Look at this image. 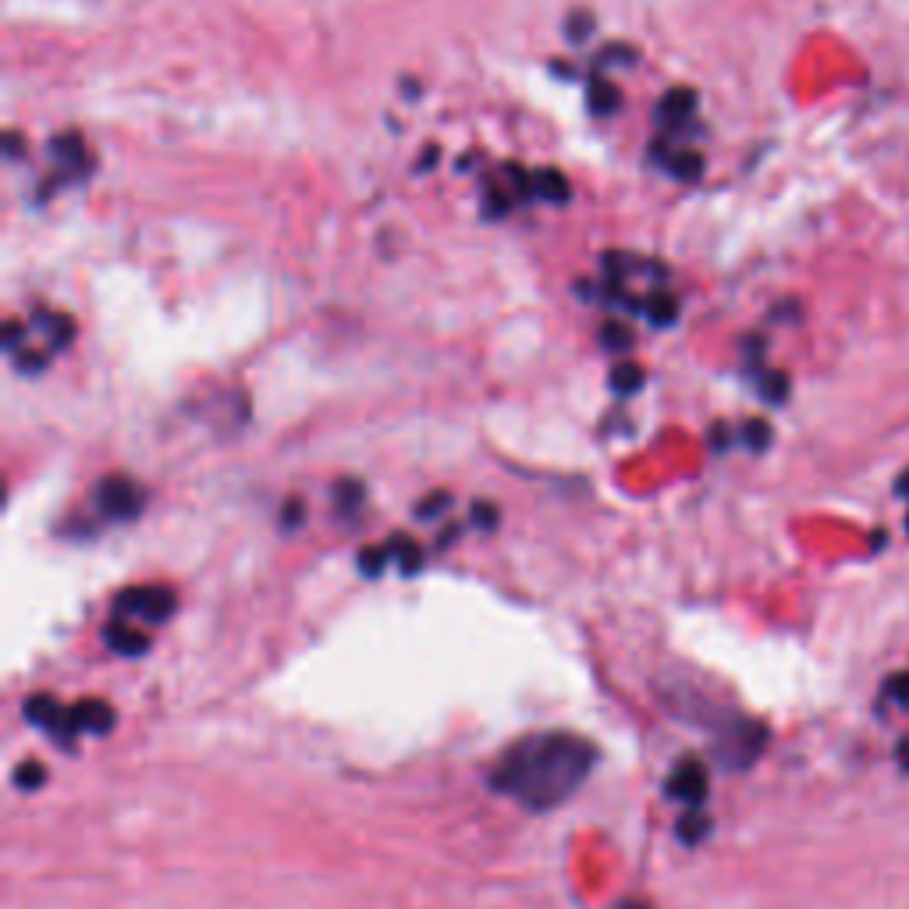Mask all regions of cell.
I'll list each match as a JSON object with an SVG mask.
<instances>
[{
  "mask_svg": "<svg viewBox=\"0 0 909 909\" xmlns=\"http://www.w3.org/2000/svg\"><path fill=\"white\" fill-rule=\"evenodd\" d=\"M597 747L576 732H537L512 742L490 771V789L533 813L558 810L587 786Z\"/></svg>",
  "mask_w": 909,
  "mask_h": 909,
  "instance_id": "cell-1",
  "label": "cell"
},
{
  "mask_svg": "<svg viewBox=\"0 0 909 909\" xmlns=\"http://www.w3.org/2000/svg\"><path fill=\"white\" fill-rule=\"evenodd\" d=\"M178 608V597L171 587H163V583H142V587H124L118 597H114V618H121V622H132V626H163L168 618L174 615Z\"/></svg>",
  "mask_w": 909,
  "mask_h": 909,
  "instance_id": "cell-2",
  "label": "cell"
},
{
  "mask_svg": "<svg viewBox=\"0 0 909 909\" xmlns=\"http://www.w3.org/2000/svg\"><path fill=\"white\" fill-rule=\"evenodd\" d=\"M763 742H768V729H763L760 721L739 718V721H732L729 729L718 736V760L729 771H742V768H750V763L760 757Z\"/></svg>",
  "mask_w": 909,
  "mask_h": 909,
  "instance_id": "cell-3",
  "label": "cell"
},
{
  "mask_svg": "<svg viewBox=\"0 0 909 909\" xmlns=\"http://www.w3.org/2000/svg\"><path fill=\"white\" fill-rule=\"evenodd\" d=\"M93 501H97V508L103 512V519L132 522V519H139L142 505H147V495H142V487L132 477H121V472H114V477H103L97 483Z\"/></svg>",
  "mask_w": 909,
  "mask_h": 909,
  "instance_id": "cell-4",
  "label": "cell"
},
{
  "mask_svg": "<svg viewBox=\"0 0 909 909\" xmlns=\"http://www.w3.org/2000/svg\"><path fill=\"white\" fill-rule=\"evenodd\" d=\"M22 711H26V721H32L36 729L47 732L53 742H61L64 750L71 747V739L79 736L76 715H71V703H58V700L47 697V693H36V697H29L22 703Z\"/></svg>",
  "mask_w": 909,
  "mask_h": 909,
  "instance_id": "cell-5",
  "label": "cell"
},
{
  "mask_svg": "<svg viewBox=\"0 0 909 909\" xmlns=\"http://www.w3.org/2000/svg\"><path fill=\"white\" fill-rule=\"evenodd\" d=\"M707 792H711V775H707L700 757H682L665 778V796L682 803L686 810H703Z\"/></svg>",
  "mask_w": 909,
  "mask_h": 909,
  "instance_id": "cell-6",
  "label": "cell"
},
{
  "mask_svg": "<svg viewBox=\"0 0 909 909\" xmlns=\"http://www.w3.org/2000/svg\"><path fill=\"white\" fill-rule=\"evenodd\" d=\"M650 160L665 168L676 181H697L703 174V157L697 150H686L679 142H668V139H658L650 147Z\"/></svg>",
  "mask_w": 909,
  "mask_h": 909,
  "instance_id": "cell-7",
  "label": "cell"
},
{
  "mask_svg": "<svg viewBox=\"0 0 909 909\" xmlns=\"http://www.w3.org/2000/svg\"><path fill=\"white\" fill-rule=\"evenodd\" d=\"M697 114V93L693 89H671L665 93V100L658 103V124L665 129V136L682 132L689 121Z\"/></svg>",
  "mask_w": 909,
  "mask_h": 909,
  "instance_id": "cell-8",
  "label": "cell"
},
{
  "mask_svg": "<svg viewBox=\"0 0 909 909\" xmlns=\"http://www.w3.org/2000/svg\"><path fill=\"white\" fill-rule=\"evenodd\" d=\"M103 643L114 653H121V658H142V653L150 650V632H142V626L111 618V622L103 626Z\"/></svg>",
  "mask_w": 909,
  "mask_h": 909,
  "instance_id": "cell-9",
  "label": "cell"
},
{
  "mask_svg": "<svg viewBox=\"0 0 909 909\" xmlns=\"http://www.w3.org/2000/svg\"><path fill=\"white\" fill-rule=\"evenodd\" d=\"M50 160L64 171V178H82L89 171V150H86L82 136H76V132L50 139Z\"/></svg>",
  "mask_w": 909,
  "mask_h": 909,
  "instance_id": "cell-10",
  "label": "cell"
},
{
  "mask_svg": "<svg viewBox=\"0 0 909 909\" xmlns=\"http://www.w3.org/2000/svg\"><path fill=\"white\" fill-rule=\"evenodd\" d=\"M71 715H76L79 736H107L114 729V707L107 700H100V697L71 703Z\"/></svg>",
  "mask_w": 909,
  "mask_h": 909,
  "instance_id": "cell-11",
  "label": "cell"
},
{
  "mask_svg": "<svg viewBox=\"0 0 909 909\" xmlns=\"http://www.w3.org/2000/svg\"><path fill=\"white\" fill-rule=\"evenodd\" d=\"M29 331L47 334V352H50V356H58V352L68 349L71 338H76V320L64 317V313H36Z\"/></svg>",
  "mask_w": 909,
  "mask_h": 909,
  "instance_id": "cell-12",
  "label": "cell"
},
{
  "mask_svg": "<svg viewBox=\"0 0 909 909\" xmlns=\"http://www.w3.org/2000/svg\"><path fill=\"white\" fill-rule=\"evenodd\" d=\"M530 189H533V196L543 199V203H555V207L569 203V199H572L569 178L561 174L558 168H540V171H533V174H530Z\"/></svg>",
  "mask_w": 909,
  "mask_h": 909,
  "instance_id": "cell-13",
  "label": "cell"
},
{
  "mask_svg": "<svg viewBox=\"0 0 909 909\" xmlns=\"http://www.w3.org/2000/svg\"><path fill=\"white\" fill-rule=\"evenodd\" d=\"M388 558L394 561L398 566V572L402 576H416L423 569V561H427V555H423V548L420 543H416L412 537H391V543H388Z\"/></svg>",
  "mask_w": 909,
  "mask_h": 909,
  "instance_id": "cell-14",
  "label": "cell"
},
{
  "mask_svg": "<svg viewBox=\"0 0 909 909\" xmlns=\"http://www.w3.org/2000/svg\"><path fill=\"white\" fill-rule=\"evenodd\" d=\"M640 313L650 320V323H658V327H668L671 320L679 317V302L671 299L668 292H650L640 299Z\"/></svg>",
  "mask_w": 909,
  "mask_h": 909,
  "instance_id": "cell-15",
  "label": "cell"
},
{
  "mask_svg": "<svg viewBox=\"0 0 909 909\" xmlns=\"http://www.w3.org/2000/svg\"><path fill=\"white\" fill-rule=\"evenodd\" d=\"M643 380H647L643 367H640V362H632V359L618 362V367L611 370V388H615V394H636V391L643 388Z\"/></svg>",
  "mask_w": 909,
  "mask_h": 909,
  "instance_id": "cell-16",
  "label": "cell"
},
{
  "mask_svg": "<svg viewBox=\"0 0 909 909\" xmlns=\"http://www.w3.org/2000/svg\"><path fill=\"white\" fill-rule=\"evenodd\" d=\"M757 391L763 402H771V406H781L789 398V373H781V370H763L757 373Z\"/></svg>",
  "mask_w": 909,
  "mask_h": 909,
  "instance_id": "cell-17",
  "label": "cell"
},
{
  "mask_svg": "<svg viewBox=\"0 0 909 909\" xmlns=\"http://www.w3.org/2000/svg\"><path fill=\"white\" fill-rule=\"evenodd\" d=\"M618 103H622V93H618V86H615V82L597 79V82L590 86V111H593V114L608 118V114L618 111Z\"/></svg>",
  "mask_w": 909,
  "mask_h": 909,
  "instance_id": "cell-18",
  "label": "cell"
},
{
  "mask_svg": "<svg viewBox=\"0 0 909 909\" xmlns=\"http://www.w3.org/2000/svg\"><path fill=\"white\" fill-rule=\"evenodd\" d=\"M707 835H711V821H707V813H703V810H686V813L679 817V839H682L686 846L703 842Z\"/></svg>",
  "mask_w": 909,
  "mask_h": 909,
  "instance_id": "cell-19",
  "label": "cell"
},
{
  "mask_svg": "<svg viewBox=\"0 0 909 909\" xmlns=\"http://www.w3.org/2000/svg\"><path fill=\"white\" fill-rule=\"evenodd\" d=\"M14 786L22 789V792H36V789H43L47 786V768L40 760H22L14 768Z\"/></svg>",
  "mask_w": 909,
  "mask_h": 909,
  "instance_id": "cell-20",
  "label": "cell"
},
{
  "mask_svg": "<svg viewBox=\"0 0 909 909\" xmlns=\"http://www.w3.org/2000/svg\"><path fill=\"white\" fill-rule=\"evenodd\" d=\"M771 433L775 430H771L768 420H747V423H742V430H739V441L747 444L750 451H763V448L771 444Z\"/></svg>",
  "mask_w": 909,
  "mask_h": 909,
  "instance_id": "cell-21",
  "label": "cell"
},
{
  "mask_svg": "<svg viewBox=\"0 0 909 909\" xmlns=\"http://www.w3.org/2000/svg\"><path fill=\"white\" fill-rule=\"evenodd\" d=\"M601 344H605L608 352H626L629 344H632V331H626L622 323L611 320V323L601 327Z\"/></svg>",
  "mask_w": 909,
  "mask_h": 909,
  "instance_id": "cell-22",
  "label": "cell"
},
{
  "mask_svg": "<svg viewBox=\"0 0 909 909\" xmlns=\"http://www.w3.org/2000/svg\"><path fill=\"white\" fill-rule=\"evenodd\" d=\"M885 697L909 711V671H896V676L885 679Z\"/></svg>",
  "mask_w": 909,
  "mask_h": 909,
  "instance_id": "cell-23",
  "label": "cell"
},
{
  "mask_svg": "<svg viewBox=\"0 0 909 909\" xmlns=\"http://www.w3.org/2000/svg\"><path fill=\"white\" fill-rule=\"evenodd\" d=\"M388 561H391V558H388V548H367V551L359 555V569L367 572V576H380V572H384Z\"/></svg>",
  "mask_w": 909,
  "mask_h": 909,
  "instance_id": "cell-24",
  "label": "cell"
},
{
  "mask_svg": "<svg viewBox=\"0 0 909 909\" xmlns=\"http://www.w3.org/2000/svg\"><path fill=\"white\" fill-rule=\"evenodd\" d=\"M448 501H451V498L444 495V490H438V495H430V501H423V505H420V512H416V516H420V519L438 516L441 508H448Z\"/></svg>",
  "mask_w": 909,
  "mask_h": 909,
  "instance_id": "cell-25",
  "label": "cell"
},
{
  "mask_svg": "<svg viewBox=\"0 0 909 909\" xmlns=\"http://www.w3.org/2000/svg\"><path fill=\"white\" fill-rule=\"evenodd\" d=\"M590 29H593V18H590L587 11H579V18H572V29H569V32H572V40H576V43H583L587 36H590Z\"/></svg>",
  "mask_w": 909,
  "mask_h": 909,
  "instance_id": "cell-26",
  "label": "cell"
},
{
  "mask_svg": "<svg viewBox=\"0 0 909 909\" xmlns=\"http://www.w3.org/2000/svg\"><path fill=\"white\" fill-rule=\"evenodd\" d=\"M472 519H477V522H487V530H490V526L498 522V508H495V505H477V508H472Z\"/></svg>",
  "mask_w": 909,
  "mask_h": 909,
  "instance_id": "cell-27",
  "label": "cell"
},
{
  "mask_svg": "<svg viewBox=\"0 0 909 909\" xmlns=\"http://www.w3.org/2000/svg\"><path fill=\"white\" fill-rule=\"evenodd\" d=\"M4 147H8V160H18V132L4 136Z\"/></svg>",
  "mask_w": 909,
  "mask_h": 909,
  "instance_id": "cell-28",
  "label": "cell"
},
{
  "mask_svg": "<svg viewBox=\"0 0 909 909\" xmlns=\"http://www.w3.org/2000/svg\"><path fill=\"white\" fill-rule=\"evenodd\" d=\"M896 495H899V498H909V469L896 480Z\"/></svg>",
  "mask_w": 909,
  "mask_h": 909,
  "instance_id": "cell-29",
  "label": "cell"
},
{
  "mask_svg": "<svg viewBox=\"0 0 909 909\" xmlns=\"http://www.w3.org/2000/svg\"><path fill=\"white\" fill-rule=\"evenodd\" d=\"M906 530H909V516H906Z\"/></svg>",
  "mask_w": 909,
  "mask_h": 909,
  "instance_id": "cell-30",
  "label": "cell"
}]
</instances>
